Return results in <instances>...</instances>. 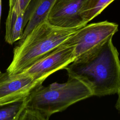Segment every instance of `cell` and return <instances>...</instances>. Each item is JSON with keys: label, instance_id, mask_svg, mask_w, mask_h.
Segmentation results:
<instances>
[{"label": "cell", "instance_id": "cell-1", "mask_svg": "<svg viewBox=\"0 0 120 120\" xmlns=\"http://www.w3.org/2000/svg\"><path fill=\"white\" fill-rule=\"evenodd\" d=\"M112 39L75 59L64 68L68 75L77 78L87 86L93 96L119 95L120 63Z\"/></svg>", "mask_w": 120, "mask_h": 120}, {"label": "cell", "instance_id": "cell-2", "mask_svg": "<svg viewBox=\"0 0 120 120\" xmlns=\"http://www.w3.org/2000/svg\"><path fill=\"white\" fill-rule=\"evenodd\" d=\"M79 29L57 27L45 21L36 26L14 48L12 60L6 72H23L38 60L63 44Z\"/></svg>", "mask_w": 120, "mask_h": 120}, {"label": "cell", "instance_id": "cell-3", "mask_svg": "<svg viewBox=\"0 0 120 120\" xmlns=\"http://www.w3.org/2000/svg\"><path fill=\"white\" fill-rule=\"evenodd\" d=\"M68 76V80L64 83L36 86L25 98L26 108L37 111L49 118L51 115L93 96L90 90L83 82Z\"/></svg>", "mask_w": 120, "mask_h": 120}, {"label": "cell", "instance_id": "cell-4", "mask_svg": "<svg viewBox=\"0 0 120 120\" xmlns=\"http://www.w3.org/2000/svg\"><path fill=\"white\" fill-rule=\"evenodd\" d=\"M118 30L117 24L107 21L87 24L78 29L64 43L74 47L76 59L112 38Z\"/></svg>", "mask_w": 120, "mask_h": 120}, {"label": "cell", "instance_id": "cell-5", "mask_svg": "<svg viewBox=\"0 0 120 120\" xmlns=\"http://www.w3.org/2000/svg\"><path fill=\"white\" fill-rule=\"evenodd\" d=\"M75 59L74 47L63 43L38 60L23 72L42 83L49 75L65 68Z\"/></svg>", "mask_w": 120, "mask_h": 120}, {"label": "cell", "instance_id": "cell-6", "mask_svg": "<svg viewBox=\"0 0 120 120\" xmlns=\"http://www.w3.org/2000/svg\"><path fill=\"white\" fill-rule=\"evenodd\" d=\"M42 84L24 72L9 75L0 73V104L26 98L37 85Z\"/></svg>", "mask_w": 120, "mask_h": 120}, {"label": "cell", "instance_id": "cell-7", "mask_svg": "<svg viewBox=\"0 0 120 120\" xmlns=\"http://www.w3.org/2000/svg\"><path fill=\"white\" fill-rule=\"evenodd\" d=\"M86 0H55L47 21L64 28L79 29L85 26L81 13Z\"/></svg>", "mask_w": 120, "mask_h": 120}, {"label": "cell", "instance_id": "cell-8", "mask_svg": "<svg viewBox=\"0 0 120 120\" xmlns=\"http://www.w3.org/2000/svg\"><path fill=\"white\" fill-rule=\"evenodd\" d=\"M55 1V0H34L29 20L19 40L23 39L36 26L47 21L48 15Z\"/></svg>", "mask_w": 120, "mask_h": 120}, {"label": "cell", "instance_id": "cell-9", "mask_svg": "<svg viewBox=\"0 0 120 120\" xmlns=\"http://www.w3.org/2000/svg\"><path fill=\"white\" fill-rule=\"evenodd\" d=\"M34 2V0H32L25 10L20 13L9 25L6 28L5 39L8 44L13 45L21 38L29 20Z\"/></svg>", "mask_w": 120, "mask_h": 120}, {"label": "cell", "instance_id": "cell-10", "mask_svg": "<svg viewBox=\"0 0 120 120\" xmlns=\"http://www.w3.org/2000/svg\"><path fill=\"white\" fill-rule=\"evenodd\" d=\"M114 0H86L82 10V17L85 24L99 15Z\"/></svg>", "mask_w": 120, "mask_h": 120}, {"label": "cell", "instance_id": "cell-11", "mask_svg": "<svg viewBox=\"0 0 120 120\" xmlns=\"http://www.w3.org/2000/svg\"><path fill=\"white\" fill-rule=\"evenodd\" d=\"M25 98L0 104V120H19L22 112L26 108Z\"/></svg>", "mask_w": 120, "mask_h": 120}, {"label": "cell", "instance_id": "cell-12", "mask_svg": "<svg viewBox=\"0 0 120 120\" xmlns=\"http://www.w3.org/2000/svg\"><path fill=\"white\" fill-rule=\"evenodd\" d=\"M32 0H9V9L6 22L8 26L21 12L25 10Z\"/></svg>", "mask_w": 120, "mask_h": 120}, {"label": "cell", "instance_id": "cell-13", "mask_svg": "<svg viewBox=\"0 0 120 120\" xmlns=\"http://www.w3.org/2000/svg\"><path fill=\"white\" fill-rule=\"evenodd\" d=\"M49 118L37 111L26 108L19 120H49Z\"/></svg>", "mask_w": 120, "mask_h": 120}, {"label": "cell", "instance_id": "cell-14", "mask_svg": "<svg viewBox=\"0 0 120 120\" xmlns=\"http://www.w3.org/2000/svg\"><path fill=\"white\" fill-rule=\"evenodd\" d=\"M1 0H0V16L1 14Z\"/></svg>", "mask_w": 120, "mask_h": 120}, {"label": "cell", "instance_id": "cell-15", "mask_svg": "<svg viewBox=\"0 0 120 120\" xmlns=\"http://www.w3.org/2000/svg\"><path fill=\"white\" fill-rule=\"evenodd\" d=\"M0 73H1V72H0Z\"/></svg>", "mask_w": 120, "mask_h": 120}]
</instances>
